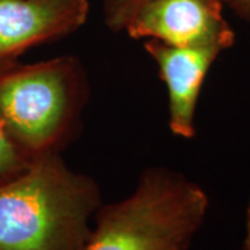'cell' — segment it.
Masks as SVG:
<instances>
[{
	"mask_svg": "<svg viewBox=\"0 0 250 250\" xmlns=\"http://www.w3.org/2000/svg\"><path fill=\"white\" fill-rule=\"evenodd\" d=\"M229 9L235 11L236 16L250 22V0H221Z\"/></svg>",
	"mask_w": 250,
	"mask_h": 250,
	"instance_id": "9c48e42d",
	"label": "cell"
},
{
	"mask_svg": "<svg viewBox=\"0 0 250 250\" xmlns=\"http://www.w3.org/2000/svg\"><path fill=\"white\" fill-rule=\"evenodd\" d=\"M246 228H245V241H243V250H250V200L246 208Z\"/></svg>",
	"mask_w": 250,
	"mask_h": 250,
	"instance_id": "30bf717a",
	"label": "cell"
},
{
	"mask_svg": "<svg viewBox=\"0 0 250 250\" xmlns=\"http://www.w3.org/2000/svg\"><path fill=\"white\" fill-rule=\"evenodd\" d=\"M74 57L0 70V123L28 159L56 150L82 96Z\"/></svg>",
	"mask_w": 250,
	"mask_h": 250,
	"instance_id": "3957f363",
	"label": "cell"
},
{
	"mask_svg": "<svg viewBox=\"0 0 250 250\" xmlns=\"http://www.w3.org/2000/svg\"><path fill=\"white\" fill-rule=\"evenodd\" d=\"M102 203L95 179L53 152L0 185V250H83Z\"/></svg>",
	"mask_w": 250,
	"mask_h": 250,
	"instance_id": "6da1fadb",
	"label": "cell"
},
{
	"mask_svg": "<svg viewBox=\"0 0 250 250\" xmlns=\"http://www.w3.org/2000/svg\"><path fill=\"white\" fill-rule=\"evenodd\" d=\"M208 207L197 182L179 171L150 167L128 196L100 206L83 250H189Z\"/></svg>",
	"mask_w": 250,
	"mask_h": 250,
	"instance_id": "7a4b0ae2",
	"label": "cell"
},
{
	"mask_svg": "<svg viewBox=\"0 0 250 250\" xmlns=\"http://www.w3.org/2000/svg\"><path fill=\"white\" fill-rule=\"evenodd\" d=\"M149 0H104V21L110 29L124 31L129 20Z\"/></svg>",
	"mask_w": 250,
	"mask_h": 250,
	"instance_id": "ba28073f",
	"label": "cell"
},
{
	"mask_svg": "<svg viewBox=\"0 0 250 250\" xmlns=\"http://www.w3.org/2000/svg\"><path fill=\"white\" fill-rule=\"evenodd\" d=\"M28 159L0 123V185L7 182L28 167Z\"/></svg>",
	"mask_w": 250,
	"mask_h": 250,
	"instance_id": "52a82bcc",
	"label": "cell"
},
{
	"mask_svg": "<svg viewBox=\"0 0 250 250\" xmlns=\"http://www.w3.org/2000/svg\"><path fill=\"white\" fill-rule=\"evenodd\" d=\"M145 50L157 64L168 93V126L175 136L192 139L196 135V107L206 75L223 53L215 46L177 47L146 39Z\"/></svg>",
	"mask_w": 250,
	"mask_h": 250,
	"instance_id": "5b68a950",
	"label": "cell"
},
{
	"mask_svg": "<svg viewBox=\"0 0 250 250\" xmlns=\"http://www.w3.org/2000/svg\"><path fill=\"white\" fill-rule=\"evenodd\" d=\"M221 0H149L124 32L132 39H154L177 47L231 49L236 35L224 17Z\"/></svg>",
	"mask_w": 250,
	"mask_h": 250,
	"instance_id": "277c9868",
	"label": "cell"
},
{
	"mask_svg": "<svg viewBox=\"0 0 250 250\" xmlns=\"http://www.w3.org/2000/svg\"><path fill=\"white\" fill-rule=\"evenodd\" d=\"M88 0H0V64L86 22Z\"/></svg>",
	"mask_w": 250,
	"mask_h": 250,
	"instance_id": "8992f818",
	"label": "cell"
}]
</instances>
